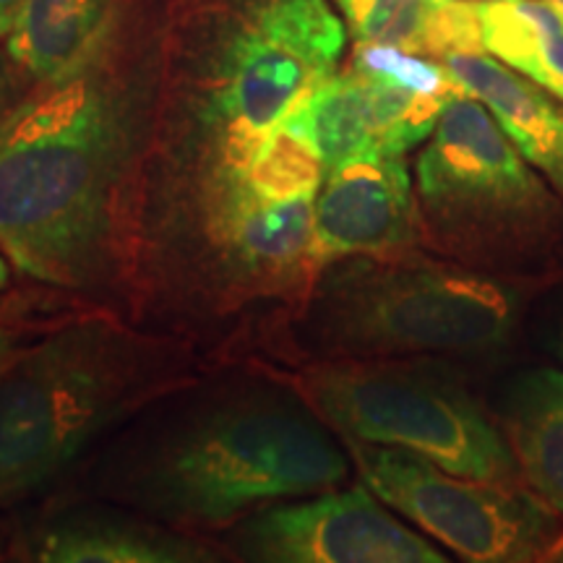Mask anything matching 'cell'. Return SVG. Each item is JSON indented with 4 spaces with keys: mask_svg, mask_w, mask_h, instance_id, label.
Segmentation results:
<instances>
[{
    "mask_svg": "<svg viewBox=\"0 0 563 563\" xmlns=\"http://www.w3.org/2000/svg\"><path fill=\"white\" fill-rule=\"evenodd\" d=\"M84 70L45 84L0 121V249L24 274L63 287L100 269L129 157L123 112Z\"/></svg>",
    "mask_w": 563,
    "mask_h": 563,
    "instance_id": "1",
    "label": "cell"
},
{
    "mask_svg": "<svg viewBox=\"0 0 563 563\" xmlns=\"http://www.w3.org/2000/svg\"><path fill=\"white\" fill-rule=\"evenodd\" d=\"M540 287L415 249L327 264L311 323L329 357L493 361L517 347Z\"/></svg>",
    "mask_w": 563,
    "mask_h": 563,
    "instance_id": "2",
    "label": "cell"
},
{
    "mask_svg": "<svg viewBox=\"0 0 563 563\" xmlns=\"http://www.w3.org/2000/svg\"><path fill=\"white\" fill-rule=\"evenodd\" d=\"M420 238L441 256L522 285L563 279V199L467 91L415 162Z\"/></svg>",
    "mask_w": 563,
    "mask_h": 563,
    "instance_id": "3",
    "label": "cell"
},
{
    "mask_svg": "<svg viewBox=\"0 0 563 563\" xmlns=\"http://www.w3.org/2000/svg\"><path fill=\"white\" fill-rule=\"evenodd\" d=\"M347 454L302 407L251 399L188 420L162 443L141 488L173 522L222 525L262 504L336 490Z\"/></svg>",
    "mask_w": 563,
    "mask_h": 563,
    "instance_id": "4",
    "label": "cell"
},
{
    "mask_svg": "<svg viewBox=\"0 0 563 563\" xmlns=\"http://www.w3.org/2000/svg\"><path fill=\"white\" fill-rule=\"evenodd\" d=\"M344 26L327 0H217L203 13L201 123L222 165L245 152L336 70Z\"/></svg>",
    "mask_w": 563,
    "mask_h": 563,
    "instance_id": "5",
    "label": "cell"
},
{
    "mask_svg": "<svg viewBox=\"0 0 563 563\" xmlns=\"http://www.w3.org/2000/svg\"><path fill=\"white\" fill-rule=\"evenodd\" d=\"M306 394L344 439L407 449L473 481L522 485L501 428L441 357H340Z\"/></svg>",
    "mask_w": 563,
    "mask_h": 563,
    "instance_id": "6",
    "label": "cell"
},
{
    "mask_svg": "<svg viewBox=\"0 0 563 563\" xmlns=\"http://www.w3.org/2000/svg\"><path fill=\"white\" fill-rule=\"evenodd\" d=\"M139 391V368L108 329H68L0 373V501L63 473Z\"/></svg>",
    "mask_w": 563,
    "mask_h": 563,
    "instance_id": "7",
    "label": "cell"
},
{
    "mask_svg": "<svg viewBox=\"0 0 563 563\" xmlns=\"http://www.w3.org/2000/svg\"><path fill=\"white\" fill-rule=\"evenodd\" d=\"M363 483L389 509L475 563L543 561L561 517L525 485L462 477L407 449L347 439Z\"/></svg>",
    "mask_w": 563,
    "mask_h": 563,
    "instance_id": "8",
    "label": "cell"
},
{
    "mask_svg": "<svg viewBox=\"0 0 563 563\" xmlns=\"http://www.w3.org/2000/svg\"><path fill=\"white\" fill-rule=\"evenodd\" d=\"M243 551L279 563H443L439 548L386 511L368 485L327 490L245 522Z\"/></svg>",
    "mask_w": 563,
    "mask_h": 563,
    "instance_id": "9",
    "label": "cell"
},
{
    "mask_svg": "<svg viewBox=\"0 0 563 563\" xmlns=\"http://www.w3.org/2000/svg\"><path fill=\"white\" fill-rule=\"evenodd\" d=\"M418 241V199L402 154H363L323 175L316 196V264L407 251Z\"/></svg>",
    "mask_w": 563,
    "mask_h": 563,
    "instance_id": "10",
    "label": "cell"
},
{
    "mask_svg": "<svg viewBox=\"0 0 563 563\" xmlns=\"http://www.w3.org/2000/svg\"><path fill=\"white\" fill-rule=\"evenodd\" d=\"M470 97L481 100L517 152L563 199V108L553 95L485 53L441 60Z\"/></svg>",
    "mask_w": 563,
    "mask_h": 563,
    "instance_id": "11",
    "label": "cell"
},
{
    "mask_svg": "<svg viewBox=\"0 0 563 563\" xmlns=\"http://www.w3.org/2000/svg\"><path fill=\"white\" fill-rule=\"evenodd\" d=\"M490 412L525 488L563 519V371L532 365L511 373Z\"/></svg>",
    "mask_w": 563,
    "mask_h": 563,
    "instance_id": "12",
    "label": "cell"
},
{
    "mask_svg": "<svg viewBox=\"0 0 563 563\" xmlns=\"http://www.w3.org/2000/svg\"><path fill=\"white\" fill-rule=\"evenodd\" d=\"M110 11L112 0H24L5 47L37 81H63L95 58Z\"/></svg>",
    "mask_w": 563,
    "mask_h": 563,
    "instance_id": "13",
    "label": "cell"
},
{
    "mask_svg": "<svg viewBox=\"0 0 563 563\" xmlns=\"http://www.w3.org/2000/svg\"><path fill=\"white\" fill-rule=\"evenodd\" d=\"M483 51L563 102V16L548 0H477Z\"/></svg>",
    "mask_w": 563,
    "mask_h": 563,
    "instance_id": "14",
    "label": "cell"
},
{
    "mask_svg": "<svg viewBox=\"0 0 563 563\" xmlns=\"http://www.w3.org/2000/svg\"><path fill=\"white\" fill-rule=\"evenodd\" d=\"M199 551L123 519H74L42 538L37 559L53 563H175Z\"/></svg>",
    "mask_w": 563,
    "mask_h": 563,
    "instance_id": "15",
    "label": "cell"
},
{
    "mask_svg": "<svg viewBox=\"0 0 563 563\" xmlns=\"http://www.w3.org/2000/svg\"><path fill=\"white\" fill-rule=\"evenodd\" d=\"M302 108L311 121L327 173L363 154H384L368 89L357 70H334L306 97Z\"/></svg>",
    "mask_w": 563,
    "mask_h": 563,
    "instance_id": "16",
    "label": "cell"
},
{
    "mask_svg": "<svg viewBox=\"0 0 563 563\" xmlns=\"http://www.w3.org/2000/svg\"><path fill=\"white\" fill-rule=\"evenodd\" d=\"M355 42L428 55L435 0H336Z\"/></svg>",
    "mask_w": 563,
    "mask_h": 563,
    "instance_id": "17",
    "label": "cell"
},
{
    "mask_svg": "<svg viewBox=\"0 0 563 563\" xmlns=\"http://www.w3.org/2000/svg\"><path fill=\"white\" fill-rule=\"evenodd\" d=\"M555 290L551 300L543 306V313L538 319V334L540 342L548 352H553L555 357L563 363V279L555 282Z\"/></svg>",
    "mask_w": 563,
    "mask_h": 563,
    "instance_id": "18",
    "label": "cell"
},
{
    "mask_svg": "<svg viewBox=\"0 0 563 563\" xmlns=\"http://www.w3.org/2000/svg\"><path fill=\"white\" fill-rule=\"evenodd\" d=\"M24 0H0V37H9L13 21H16Z\"/></svg>",
    "mask_w": 563,
    "mask_h": 563,
    "instance_id": "19",
    "label": "cell"
},
{
    "mask_svg": "<svg viewBox=\"0 0 563 563\" xmlns=\"http://www.w3.org/2000/svg\"><path fill=\"white\" fill-rule=\"evenodd\" d=\"M9 112V76H5L3 63H0V121Z\"/></svg>",
    "mask_w": 563,
    "mask_h": 563,
    "instance_id": "20",
    "label": "cell"
},
{
    "mask_svg": "<svg viewBox=\"0 0 563 563\" xmlns=\"http://www.w3.org/2000/svg\"><path fill=\"white\" fill-rule=\"evenodd\" d=\"M543 561H563V522H561L559 534H555V538H553L551 548H548V551H545Z\"/></svg>",
    "mask_w": 563,
    "mask_h": 563,
    "instance_id": "21",
    "label": "cell"
},
{
    "mask_svg": "<svg viewBox=\"0 0 563 563\" xmlns=\"http://www.w3.org/2000/svg\"><path fill=\"white\" fill-rule=\"evenodd\" d=\"M9 285V266H5L3 258H0V287Z\"/></svg>",
    "mask_w": 563,
    "mask_h": 563,
    "instance_id": "22",
    "label": "cell"
},
{
    "mask_svg": "<svg viewBox=\"0 0 563 563\" xmlns=\"http://www.w3.org/2000/svg\"><path fill=\"white\" fill-rule=\"evenodd\" d=\"M548 3H551V5H553V9H555V11H559V13H561V16H563V0H548Z\"/></svg>",
    "mask_w": 563,
    "mask_h": 563,
    "instance_id": "23",
    "label": "cell"
},
{
    "mask_svg": "<svg viewBox=\"0 0 563 563\" xmlns=\"http://www.w3.org/2000/svg\"><path fill=\"white\" fill-rule=\"evenodd\" d=\"M3 350H5V336L0 334V355H3Z\"/></svg>",
    "mask_w": 563,
    "mask_h": 563,
    "instance_id": "24",
    "label": "cell"
},
{
    "mask_svg": "<svg viewBox=\"0 0 563 563\" xmlns=\"http://www.w3.org/2000/svg\"><path fill=\"white\" fill-rule=\"evenodd\" d=\"M435 3H441V0H435Z\"/></svg>",
    "mask_w": 563,
    "mask_h": 563,
    "instance_id": "25",
    "label": "cell"
}]
</instances>
